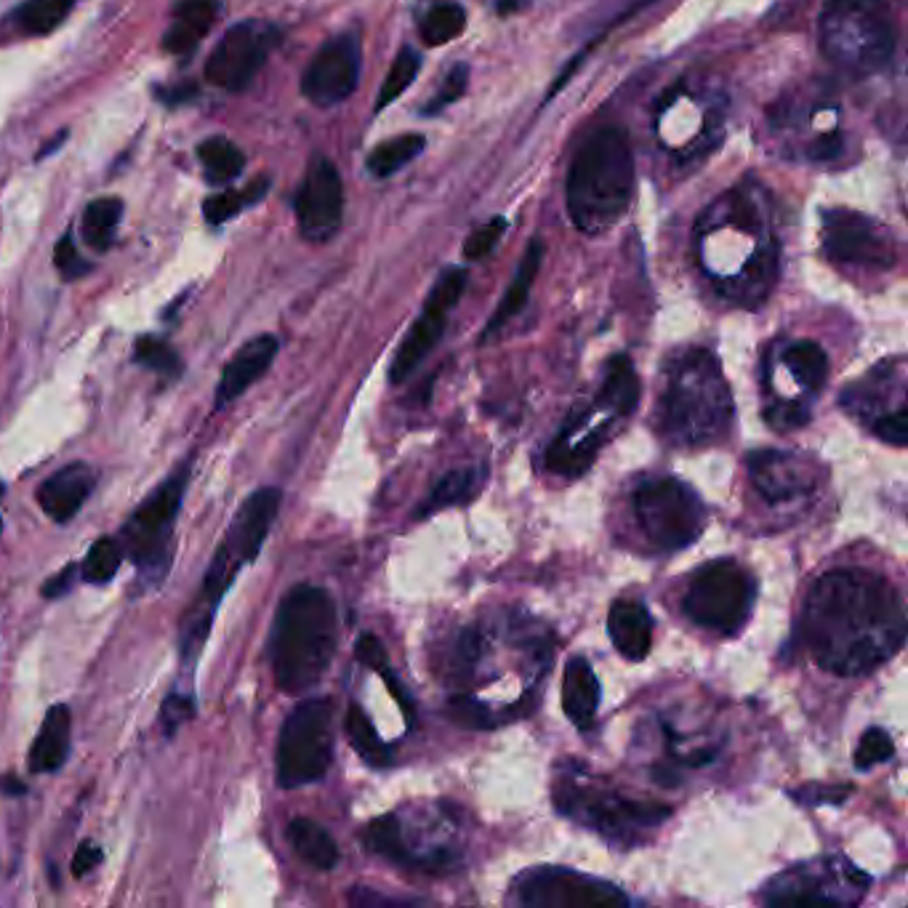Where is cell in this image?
<instances>
[{"mask_svg":"<svg viewBox=\"0 0 908 908\" xmlns=\"http://www.w3.org/2000/svg\"><path fill=\"white\" fill-rule=\"evenodd\" d=\"M751 482L765 501L786 504L815 491V474L802 459L781 450H755L749 456Z\"/></svg>","mask_w":908,"mask_h":908,"instance_id":"ac0fdd59","label":"cell"},{"mask_svg":"<svg viewBox=\"0 0 908 908\" xmlns=\"http://www.w3.org/2000/svg\"><path fill=\"white\" fill-rule=\"evenodd\" d=\"M895 755V744L890 738V733L882 730V727H868L861 736L858 749H855V768L858 770H872L877 765L887 762Z\"/></svg>","mask_w":908,"mask_h":908,"instance_id":"60d3db41","label":"cell"},{"mask_svg":"<svg viewBox=\"0 0 908 908\" xmlns=\"http://www.w3.org/2000/svg\"><path fill=\"white\" fill-rule=\"evenodd\" d=\"M467 30V11L459 3H440L429 11L421 24V41L429 49L446 46Z\"/></svg>","mask_w":908,"mask_h":908,"instance_id":"8d00e7d4","label":"cell"},{"mask_svg":"<svg viewBox=\"0 0 908 908\" xmlns=\"http://www.w3.org/2000/svg\"><path fill=\"white\" fill-rule=\"evenodd\" d=\"M874 435H877L879 440L890 442L895 448H904L908 440V414L904 405L890 410V414L879 416L877 421H874Z\"/></svg>","mask_w":908,"mask_h":908,"instance_id":"f6af8a7d","label":"cell"},{"mask_svg":"<svg viewBox=\"0 0 908 908\" xmlns=\"http://www.w3.org/2000/svg\"><path fill=\"white\" fill-rule=\"evenodd\" d=\"M120 216H124V203L118 197H99V201L88 203L86 214H83V235H86L88 246L96 250L113 246Z\"/></svg>","mask_w":908,"mask_h":908,"instance_id":"836d02e7","label":"cell"},{"mask_svg":"<svg viewBox=\"0 0 908 908\" xmlns=\"http://www.w3.org/2000/svg\"><path fill=\"white\" fill-rule=\"evenodd\" d=\"M70 736H73V714L70 706L56 704L49 708L41 730L30 749V770L32 772H56L67 762L70 755Z\"/></svg>","mask_w":908,"mask_h":908,"instance_id":"cb8c5ba5","label":"cell"},{"mask_svg":"<svg viewBox=\"0 0 908 908\" xmlns=\"http://www.w3.org/2000/svg\"><path fill=\"white\" fill-rule=\"evenodd\" d=\"M124 546L115 538H99L96 544L88 549L86 559H83L81 576L83 581L94 584V586H105L118 576L120 565H124Z\"/></svg>","mask_w":908,"mask_h":908,"instance_id":"74e56055","label":"cell"},{"mask_svg":"<svg viewBox=\"0 0 908 908\" xmlns=\"http://www.w3.org/2000/svg\"><path fill=\"white\" fill-rule=\"evenodd\" d=\"M818 35L821 54L855 77L885 70L898 46L890 0H826Z\"/></svg>","mask_w":908,"mask_h":908,"instance_id":"8992f818","label":"cell"},{"mask_svg":"<svg viewBox=\"0 0 908 908\" xmlns=\"http://www.w3.org/2000/svg\"><path fill=\"white\" fill-rule=\"evenodd\" d=\"M608 634L623 659L642 661L653 645V618L640 600H616L608 613Z\"/></svg>","mask_w":908,"mask_h":908,"instance_id":"44dd1931","label":"cell"},{"mask_svg":"<svg viewBox=\"0 0 908 908\" xmlns=\"http://www.w3.org/2000/svg\"><path fill=\"white\" fill-rule=\"evenodd\" d=\"M733 397L719 360L708 350L680 354L661 403V429L672 446H714L733 427Z\"/></svg>","mask_w":908,"mask_h":908,"instance_id":"277c9868","label":"cell"},{"mask_svg":"<svg viewBox=\"0 0 908 908\" xmlns=\"http://www.w3.org/2000/svg\"><path fill=\"white\" fill-rule=\"evenodd\" d=\"M192 712H195V704H192L190 695H179V693H171L169 701L163 704V725H165V733H177V727L186 723V719L192 717Z\"/></svg>","mask_w":908,"mask_h":908,"instance_id":"7dc6e473","label":"cell"},{"mask_svg":"<svg viewBox=\"0 0 908 908\" xmlns=\"http://www.w3.org/2000/svg\"><path fill=\"white\" fill-rule=\"evenodd\" d=\"M278 512V488H261V491L250 493L248 499L243 501V506L237 509L227 536L218 544L216 555L209 565V573H205L203 591L197 595L190 613L184 616L182 634H179V648H182L184 661H192L201 655L205 640H209V631L211 623H214L218 602L224 600V595H227V589L237 578V573L259 557L264 541H267L269 531H273Z\"/></svg>","mask_w":908,"mask_h":908,"instance_id":"5b68a950","label":"cell"},{"mask_svg":"<svg viewBox=\"0 0 908 908\" xmlns=\"http://www.w3.org/2000/svg\"><path fill=\"white\" fill-rule=\"evenodd\" d=\"M102 863V850L94 845V842H83L81 847L75 850L73 855V877H86L88 872H94Z\"/></svg>","mask_w":908,"mask_h":908,"instance_id":"f5cc1de1","label":"cell"},{"mask_svg":"<svg viewBox=\"0 0 908 908\" xmlns=\"http://www.w3.org/2000/svg\"><path fill=\"white\" fill-rule=\"evenodd\" d=\"M821 248L836 264L861 269H893L898 243L877 218L847 209H826L821 214Z\"/></svg>","mask_w":908,"mask_h":908,"instance_id":"7c38bea8","label":"cell"},{"mask_svg":"<svg viewBox=\"0 0 908 908\" xmlns=\"http://www.w3.org/2000/svg\"><path fill=\"white\" fill-rule=\"evenodd\" d=\"M337 605L323 586L299 584L282 597L269 637V661L280 691H312L337 653Z\"/></svg>","mask_w":908,"mask_h":908,"instance_id":"7a4b0ae2","label":"cell"},{"mask_svg":"<svg viewBox=\"0 0 908 908\" xmlns=\"http://www.w3.org/2000/svg\"><path fill=\"white\" fill-rule=\"evenodd\" d=\"M467 83H469L467 64H453V70H450V73L446 75V81H442L440 92H437L435 99L424 107L421 115H437V113H442L448 105H453V102L461 99L463 92H467Z\"/></svg>","mask_w":908,"mask_h":908,"instance_id":"7bdbcfd3","label":"cell"},{"mask_svg":"<svg viewBox=\"0 0 908 908\" xmlns=\"http://www.w3.org/2000/svg\"><path fill=\"white\" fill-rule=\"evenodd\" d=\"M133 360H137L141 368L160 373V376L177 378L179 373H182V357H179V352L163 339L141 337L137 341V350H133Z\"/></svg>","mask_w":908,"mask_h":908,"instance_id":"ab89813d","label":"cell"},{"mask_svg":"<svg viewBox=\"0 0 908 908\" xmlns=\"http://www.w3.org/2000/svg\"><path fill=\"white\" fill-rule=\"evenodd\" d=\"M755 600L757 584L749 570H744L733 559H717L695 573L682 608L701 629L717 631V634H738L755 610Z\"/></svg>","mask_w":908,"mask_h":908,"instance_id":"8fae6325","label":"cell"},{"mask_svg":"<svg viewBox=\"0 0 908 908\" xmlns=\"http://www.w3.org/2000/svg\"><path fill=\"white\" fill-rule=\"evenodd\" d=\"M485 714H488V708L482 706L480 701H472V698H456L453 704H450V717L463 727H485L488 725Z\"/></svg>","mask_w":908,"mask_h":908,"instance_id":"c3c4849f","label":"cell"},{"mask_svg":"<svg viewBox=\"0 0 908 908\" xmlns=\"http://www.w3.org/2000/svg\"><path fill=\"white\" fill-rule=\"evenodd\" d=\"M424 147H427V139H424L421 133H403V137L386 139L382 145L373 147L365 165H368L371 177L386 179L392 177V173L405 169L410 160H416Z\"/></svg>","mask_w":908,"mask_h":908,"instance_id":"f1b7e54d","label":"cell"},{"mask_svg":"<svg viewBox=\"0 0 908 908\" xmlns=\"http://www.w3.org/2000/svg\"><path fill=\"white\" fill-rule=\"evenodd\" d=\"M640 376H637L634 363L627 354H616L605 371V382L597 405L608 410L613 418H627L640 405Z\"/></svg>","mask_w":908,"mask_h":908,"instance_id":"484cf974","label":"cell"},{"mask_svg":"<svg viewBox=\"0 0 908 908\" xmlns=\"http://www.w3.org/2000/svg\"><path fill=\"white\" fill-rule=\"evenodd\" d=\"M467 280L469 273L461 267H448L446 273L437 278L435 288H431L427 301H424L421 314H418L416 323L410 325V331L405 333L403 344L397 346L395 360H392L389 368L392 384L405 382V378L424 363V357L435 350L442 331H446L450 309L459 305L463 288H467Z\"/></svg>","mask_w":908,"mask_h":908,"instance_id":"9a60e30c","label":"cell"},{"mask_svg":"<svg viewBox=\"0 0 908 908\" xmlns=\"http://www.w3.org/2000/svg\"><path fill=\"white\" fill-rule=\"evenodd\" d=\"M0 493H3V485H0ZM0 533H3V523H0Z\"/></svg>","mask_w":908,"mask_h":908,"instance_id":"9f6ffc18","label":"cell"},{"mask_svg":"<svg viewBox=\"0 0 908 908\" xmlns=\"http://www.w3.org/2000/svg\"><path fill=\"white\" fill-rule=\"evenodd\" d=\"M797 800L804 804H842L850 797L847 786H815V789L794 791Z\"/></svg>","mask_w":908,"mask_h":908,"instance_id":"681fc988","label":"cell"},{"mask_svg":"<svg viewBox=\"0 0 908 908\" xmlns=\"http://www.w3.org/2000/svg\"><path fill=\"white\" fill-rule=\"evenodd\" d=\"M418 70H421V56H418V51L414 46H403L400 54L392 62L389 73L384 77V86L376 99V113H382V109L389 107L397 96L405 94V88L416 81Z\"/></svg>","mask_w":908,"mask_h":908,"instance_id":"f35d334b","label":"cell"},{"mask_svg":"<svg viewBox=\"0 0 908 908\" xmlns=\"http://www.w3.org/2000/svg\"><path fill=\"white\" fill-rule=\"evenodd\" d=\"M600 680L586 659H570L563 677V708L578 730L595 725L600 708Z\"/></svg>","mask_w":908,"mask_h":908,"instance_id":"603a6c76","label":"cell"},{"mask_svg":"<svg viewBox=\"0 0 908 908\" xmlns=\"http://www.w3.org/2000/svg\"><path fill=\"white\" fill-rule=\"evenodd\" d=\"M842 152V137L840 133H823L815 141H810L808 147V158L815 160V163H826V160H834L836 154Z\"/></svg>","mask_w":908,"mask_h":908,"instance_id":"816d5d0a","label":"cell"},{"mask_svg":"<svg viewBox=\"0 0 908 908\" xmlns=\"http://www.w3.org/2000/svg\"><path fill=\"white\" fill-rule=\"evenodd\" d=\"M634 195V154L629 137L616 126H605L578 147L573 158L565 205L573 227L595 237L616 227Z\"/></svg>","mask_w":908,"mask_h":908,"instance_id":"3957f363","label":"cell"},{"mask_svg":"<svg viewBox=\"0 0 908 908\" xmlns=\"http://www.w3.org/2000/svg\"><path fill=\"white\" fill-rule=\"evenodd\" d=\"M365 847L395 866H408V863L416 866V855L408 850L397 815H382L371 821V826L365 829Z\"/></svg>","mask_w":908,"mask_h":908,"instance_id":"4dcf8cb0","label":"cell"},{"mask_svg":"<svg viewBox=\"0 0 908 908\" xmlns=\"http://www.w3.org/2000/svg\"><path fill=\"white\" fill-rule=\"evenodd\" d=\"M73 3L75 0H24L17 11V22L30 35H46L67 19Z\"/></svg>","mask_w":908,"mask_h":908,"instance_id":"d590c367","label":"cell"},{"mask_svg":"<svg viewBox=\"0 0 908 908\" xmlns=\"http://www.w3.org/2000/svg\"><path fill=\"white\" fill-rule=\"evenodd\" d=\"M802 640L821 669L861 677L904 648V600L887 578L872 570H829L804 600Z\"/></svg>","mask_w":908,"mask_h":908,"instance_id":"6da1fadb","label":"cell"},{"mask_svg":"<svg viewBox=\"0 0 908 908\" xmlns=\"http://www.w3.org/2000/svg\"><path fill=\"white\" fill-rule=\"evenodd\" d=\"M506 232V218L504 216H493L491 222H485L482 227H478L469 235L467 246H463V256H467L469 261H478V259H485L491 250L499 246V241L504 237Z\"/></svg>","mask_w":908,"mask_h":908,"instance_id":"b9f144b4","label":"cell"},{"mask_svg":"<svg viewBox=\"0 0 908 908\" xmlns=\"http://www.w3.org/2000/svg\"><path fill=\"white\" fill-rule=\"evenodd\" d=\"M557 810L570 821L581 823L605 840L618 845L645 842L653 829H659L672 810L659 802L631 800L613 789L595 783H581L578 778H559L555 786Z\"/></svg>","mask_w":908,"mask_h":908,"instance_id":"52a82bcc","label":"cell"},{"mask_svg":"<svg viewBox=\"0 0 908 908\" xmlns=\"http://www.w3.org/2000/svg\"><path fill=\"white\" fill-rule=\"evenodd\" d=\"M190 472V463L173 472L158 491L141 501L137 512L126 520L124 531H120L124 555L131 557L141 576H150L152 584H158L171 565L173 527H177Z\"/></svg>","mask_w":908,"mask_h":908,"instance_id":"ba28073f","label":"cell"},{"mask_svg":"<svg viewBox=\"0 0 908 908\" xmlns=\"http://www.w3.org/2000/svg\"><path fill=\"white\" fill-rule=\"evenodd\" d=\"M514 893L520 904L536 908H613L629 904L621 887L557 866L525 872L514 882Z\"/></svg>","mask_w":908,"mask_h":908,"instance_id":"5bb4252c","label":"cell"},{"mask_svg":"<svg viewBox=\"0 0 908 908\" xmlns=\"http://www.w3.org/2000/svg\"><path fill=\"white\" fill-rule=\"evenodd\" d=\"M54 261H56V267H60V273L67 280H75V278H81V275L92 273V267H88V264L83 261L81 256H77L73 235H70V232H67V235H62V241L56 243Z\"/></svg>","mask_w":908,"mask_h":908,"instance_id":"bcb514c9","label":"cell"},{"mask_svg":"<svg viewBox=\"0 0 908 908\" xmlns=\"http://www.w3.org/2000/svg\"><path fill=\"white\" fill-rule=\"evenodd\" d=\"M96 474L88 463L75 461L62 467L38 488V504L49 514L54 523H67L73 520L81 506L86 504L88 495L94 493Z\"/></svg>","mask_w":908,"mask_h":908,"instance_id":"ffe728a7","label":"cell"},{"mask_svg":"<svg viewBox=\"0 0 908 908\" xmlns=\"http://www.w3.org/2000/svg\"><path fill=\"white\" fill-rule=\"evenodd\" d=\"M634 517L659 552L687 549L704 533L706 506L687 482L659 478L642 482L631 499Z\"/></svg>","mask_w":908,"mask_h":908,"instance_id":"9c48e42d","label":"cell"},{"mask_svg":"<svg viewBox=\"0 0 908 908\" xmlns=\"http://www.w3.org/2000/svg\"><path fill=\"white\" fill-rule=\"evenodd\" d=\"M197 160H201L205 179L211 184H227L235 177H241L243 169H246V154H243L241 147L232 145L224 137L205 139L197 147Z\"/></svg>","mask_w":908,"mask_h":908,"instance_id":"f546056e","label":"cell"},{"mask_svg":"<svg viewBox=\"0 0 908 908\" xmlns=\"http://www.w3.org/2000/svg\"><path fill=\"white\" fill-rule=\"evenodd\" d=\"M346 733H350L354 751H357L371 768H386V765H392V749L378 738L371 717L357 704H352L350 712H346Z\"/></svg>","mask_w":908,"mask_h":908,"instance_id":"1f68e13d","label":"cell"},{"mask_svg":"<svg viewBox=\"0 0 908 908\" xmlns=\"http://www.w3.org/2000/svg\"><path fill=\"white\" fill-rule=\"evenodd\" d=\"M280 30L269 22L248 19L224 32L205 62V77L224 92H243L254 83L280 43Z\"/></svg>","mask_w":908,"mask_h":908,"instance_id":"4fadbf2b","label":"cell"},{"mask_svg":"<svg viewBox=\"0 0 908 908\" xmlns=\"http://www.w3.org/2000/svg\"><path fill=\"white\" fill-rule=\"evenodd\" d=\"M333 762V704L307 698L286 717L278 740V783L299 789L323 781Z\"/></svg>","mask_w":908,"mask_h":908,"instance_id":"30bf717a","label":"cell"},{"mask_svg":"<svg viewBox=\"0 0 908 908\" xmlns=\"http://www.w3.org/2000/svg\"><path fill=\"white\" fill-rule=\"evenodd\" d=\"M783 365L810 395L821 392L829 378V357L815 341H791L781 352Z\"/></svg>","mask_w":908,"mask_h":908,"instance_id":"83f0119b","label":"cell"},{"mask_svg":"<svg viewBox=\"0 0 908 908\" xmlns=\"http://www.w3.org/2000/svg\"><path fill=\"white\" fill-rule=\"evenodd\" d=\"M218 0H177L173 22L163 35V49L169 54H190L209 35L218 17Z\"/></svg>","mask_w":908,"mask_h":908,"instance_id":"7402d4cb","label":"cell"},{"mask_svg":"<svg viewBox=\"0 0 908 908\" xmlns=\"http://www.w3.org/2000/svg\"><path fill=\"white\" fill-rule=\"evenodd\" d=\"M344 218V184L337 165L328 158L309 163L305 182L296 195V222L309 243H328Z\"/></svg>","mask_w":908,"mask_h":908,"instance_id":"e0dca14e","label":"cell"},{"mask_svg":"<svg viewBox=\"0 0 908 908\" xmlns=\"http://www.w3.org/2000/svg\"><path fill=\"white\" fill-rule=\"evenodd\" d=\"M278 350V339L264 333V337L246 341L241 350L232 354L227 368L222 373V382L216 386V408H227V405L235 403L243 392H248L250 386L259 382L264 373L269 371V365H273Z\"/></svg>","mask_w":908,"mask_h":908,"instance_id":"d6986e66","label":"cell"},{"mask_svg":"<svg viewBox=\"0 0 908 908\" xmlns=\"http://www.w3.org/2000/svg\"><path fill=\"white\" fill-rule=\"evenodd\" d=\"M541 261H544V243L533 241L523 254V261H520L517 273H514L512 282H509L506 293L501 296V305L495 307L493 318L488 320V325H485V331H482L480 341H491L495 333H499L501 328H504L509 320L514 318V314L523 312L527 299H531L533 282H536V278H538Z\"/></svg>","mask_w":908,"mask_h":908,"instance_id":"d4e9b609","label":"cell"},{"mask_svg":"<svg viewBox=\"0 0 908 908\" xmlns=\"http://www.w3.org/2000/svg\"><path fill=\"white\" fill-rule=\"evenodd\" d=\"M478 485L480 474L472 472V469H456V472H448L446 478L437 482L435 491L424 501V506L418 509V517H429V514L440 512V509L467 504V501L478 493Z\"/></svg>","mask_w":908,"mask_h":908,"instance_id":"d6a6232c","label":"cell"},{"mask_svg":"<svg viewBox=\"0 0 908 908\" xmlns=\"http://www.w3.org/2000/svg\"><path fill=\"white\" fill-rule=\"evenodd\" d=\"M0 791L11 797H22L24 791H28V786L19 781L17 776H6V778H0Z\"/></svg>","mask_w":908,"mask_h":908,"instance_id":"11a10c76","label":"cell"},{"mask_svg":"<svg viewBox=\"0 0 908 908\" xmlns=\"http://www.w3.org/2000/svg\"><path fill=\"white\" fill-rule=\"evenodd\" d=\"M765 421L776 431H794L810 421V408L800 400L776 403L765 408Z\"/></svg>","mask_w":908,"mask_h":908,"instance_id":"ee69618b","label":"cell"},{"mask_svg":"<svg viewBox=\"0 0 908 908\" xmlns=\"http://www.w3.org/2000/svg\"><path fill=\"white\" fill-rule=\"evenodd\" d=\"M288 842L293 853L299 855L307 866L318 872H331L339 863V845L331 834L312 818H293L288 823Z\"/></svg>","mask_w":908,"mask_h":908,"instance_id":"4316f807","label":"cell"},{"mask_svg":"<svg viewBox=\"0 0 908 908\" xmlns=\"http://www.w3.org/2000/svg\"><path fill=\"white\" fill-rule=\"evenodd\" d=\"M357 659L363 661L365 666H371L373 672H378V674H384L386 669H389V661H386L384 645L373 634H363L357 640Z\"/></svg>","mask_w":908,"mask_h":908,"instance_id":"f907efd6","label":"cell"},{"mask_svg":"<svg viewBox=\"0 0 908 908\" xmlns=\"http://www.w3.org/2000/svg\"><path fill=\"white\" fill-rule=\"evenodd\" d=\"M267 190L269 179H261V182H250L248 186H243V190H229L222 192V195H211L209 201L203 203V214L209 218V224H224L229 222V218H235L241 211L259 203Z\"/></svg>","mask_w":908,"mask_h":908,"instance_id":"e575fe53","label":"cell"},{"mask_svg":"<svg viewBox=\"0 0 908 908\" xmlns=\"http://www.w3.org/2000/svg\"><path fill=\"white\" fill-rule=\"evenodd\" d=\"M75 576H77L75 565H67V568L56 573V576L51 578V581L43 584V597H62L64 591H70V586H73Z\"/></svg>","mask_w":908,"mask_h":908,"instance_id":"db71d44e","label":"cell"},{"mask_svg":"<svg viewBox=\"0 0 908 908\" xmlns=\"http://www.w3.org/2000/svg\"><path fill=\"white\" fill-rule=\"evenodd\" d=\"M363 70V43L357 32H341L320 46L301 77V94L314 107H337L350 99Z\"/></svg>","mask_w":908,"mask_h":908,"instance_id":"2e32d148","label":"cell"}]
</instances>
